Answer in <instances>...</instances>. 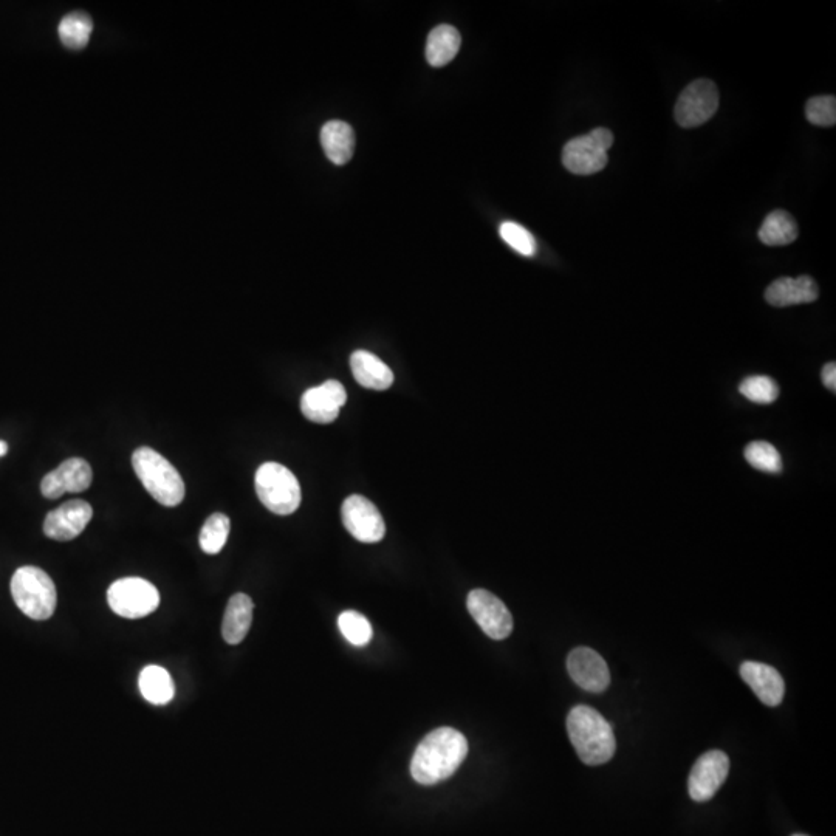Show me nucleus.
Wrapping results in <instances>:
<instances>
[{"instance_id": "9", "label": "nucleus", "mask_w": 836, "mask_h": 836, "mask_svg": "<svg viewBox=\"0 0 836 836\" xmlns=\"http://www.w3.org/2000/svg\"><path fill=\"white\" fill-rule=\"evenodd\" d=\"M341 518L347 532L364 544L380 542L386 535V525L380 511L360 494L347 497L341 508Z\"/></svg>"}, {"instance_id": "25", "label": "nucleus", "mask_w": 836, "mask_h": 836, "mask_svg": "<svg viewBox=\"0 0 836 836\" xmlns=\"http://www.w3.org/2000/svg\"><path fill=\"white\" fill-rule=\"evenodd\" d=\"M230 528V518L225 514L214 513L213 516H209L200 532V549L208 555L222 552L230 536Z\"/></svg>"}, {"instance_id": "21", "label": "nucleus", "mask_w": 836, "mask_h": 836, "mask_svg": "<svg viewBox=\"0 0 836 836\" xmlns=\"http://www.w3.org/2000/svg\"><path fill=\"white\" fill-rule=\"evenodd\" d=\"M462 38L459 31L451 25H439L429 33L426 42V61L429 66L443 67L456 58Z\"/></svg>"}, {"instance_id": "4", "label": "nucleus", "mask_w": 836, "mask_h": 836, "mask_svg": "<svg viewBox=\"0 0 836 836\" xmlns=\"http://www.w3.org/2000/svg\"><path fill=\"white\" fill-rule=\"evenodd\" d=\"M14 603L31 620L44 621L55 614L58 593L52 578L42 569L21 567L11 578Z\"/></svg>"}, {"instance_id": "33", "label": "nucleus", "mask_w": 836, "mask_h": 836, "mask_svg": "<svg viewBox=\"0 0 836 836\" xmlns=\"http://www.w3.org/2000/svg\"><path fill=\"white\" fill-rule=\"evenodd\" d=\"M793 836H807V835H793Z\"/></svg>"}, {"instance_id": "8", "label": "nucleus", "mask_w": 836, "mask_h": 836, "mask_svg": "<svg viewBox=\"0 0 836 836\" xmlns=\"http://www.w3.org/2000/svg\"><path fill=\"white\" fill-rule=\"evenodd\" d=\"M720 96L711 79H696L689 84L675 103V121L683 129H693L710 121L719 109Z\"/></svg>"}, {"instance_id": "30", "label": "nucleus", "mask_w": 836, "mask_h": 836, "mask_svg": "<svg viewBox=\"0 0 836 836\" xmlns=\"http://www.w3.org/2000/svg\"><path fill=\"white\" fill-rule=\"evenodd\" d=\"M806 117L815 126L830 127L836 123L835 96H813L806 104Z\"/></svg>"}, {"instance_id": "1", "label": "nucleus", "mask_w": 836, "mask_h": 836, "mask_svg": "<svg viewBox=\"0 0 836 836\" xmlns=\"http://www.w3.org/2000/svg\"><path fill=\"white\" fill-rule=\"evenodd\" d=\"M468 756V741L454 728H437L418 744L411 761V775L415 782L434 785L446 781L456 773Z\"/></svg>"}, {"instance_id": "6", "label": "nucleus", "mask_w": 836, "mask_h": 836, "mask_svg": "<svg viewBox=\"0 0 836 836\" xmlns=\"http://www.w3.org/2000/svg\"><path fill=\"white\" fill-rule=\"evenodd\" d=\"M614 144V134L606 127H597L583 137H576L562 149V165L576 175H592L603 171L609 163L607 151Z\"/></svg>"}, {"instance_id": "18", "label": "nucleus", "mask_w": 836, "mask_h": 836, "mask_svg": "<svg viewBox=\"0 0 836 836\" xmlns=\"http://www.w3.org/2000/svg\"><path fill=\"white\" fill-rule=\"evenodd\" d=\"M353 377L363 388L386 391L394 383V372L377 355L367 350H357L350 357Z\"/></svg>"}, {"instance_id": "13", "label": "nucleus", "mask_w": 836, "mask_h": 836, "mask_svg": "<svg viewBox=\"0 0 836 836\" xmlns=\"http://www.w3.org/2000/svg\"><path fill=\"white\" fill-rule=\"evenodd\" d=\"M567 671L576 685L589 693L600 694L610 685L607 663L590 648H576L567 657Z\"/></svg>"}, {"instance_id": "23", "label": "nucleus", "mask_w": 836, "mask_h": 836, "mask_svg": "<svg viewBox=\"0 0 836 836\" xmlns=\"http://www.w3.org/2000/svg\"><path fill=\"white\" fill-rule=\"evenodd\" d=\"M141 694L152 705H166L174 699L175 686L171 674L162 666H146L140 672Z\"/></svg>"}, {"instance_id": "17", "label": "nucleus", "mask_w": 836, "mask_h": 836, "mask_svg": "<svg viewBox=\"0 0 836 836\" xmlns=\"http://www.w3.org/2000/svg\"><path fill=\"white\" fill-rule=\"evenodd\" d=\"M818 298V285L810 276L779 278L765 290V299L773 307L809 304Z\"/></svg>"}, {"instance_id": "16", "label": "nucleus", "mask_w": 836, "mask_h": 836, "mask_svg": "<svg viewBox=\"0 0 836 836\" xmlns=\"http://www.w3.org/2000/svg\"><path fill=\"white\" fill-rule=\"evenodd\" d=\"M741 677L764 705H781L785 694L784 679L773 666L758 662L742 663Z\"/></svg>"}, {"instance_id": "12", "label": "nucleus", "mask_w": 836, "mask_h": 836, "mask_svg": "<svg viewBox=\"0 0 836 836\" xmlns=\"http://www.w3.org/2000/svg\"><path fill=\"white\" fill-rule=\"evenodd\" d=\"M347 392L340 381L329 380L321 386L305 391L301 398V411L310 422L327 425L335 422L340 409L346 405Z\"/></svg>"}, {"instance_id": "14", "label": "nucleus", "mask_w": 836, "mask_h": 836, "mask_svg": "<svg viewBox=\"0 0 836 836\" xmlns=\"http://www.w3.org/2000/svg\"><path fill=\"white\" fill-rule=\"evenodd\" d=\"M92 480V466L84 459L73 457L42 479L41 493L47 499H58L66 493H83L92 485Z\"/></svg>"}, {"instance_id": "20", "label": "nucleus", "mask_w": 836, "mask_h": 836, "mask_svg": "<svg viewBox=\"0 0 836 836\" xmlns=\"http://www.w3.org/2000/svg\"><path fill=\"white\" fill-rule=\"evenodd\" d=\"M321 144L330 162L338 166L346 165L355 149L352 126L340 120L327 121L321 129Z\"/></svg>"}, {"instance_id": "10", "label": "nucleus", "mask_w": 836, "mask_h": 836, "mask_svg": "<svg viewBox=\"0 0 836 836\" xmlns=\"http://www.w3.org/2000/svg\"><path fill=\"white\" fill-rule=\"evenodd\" d=\"M466 607L488 637L493 640H505L510 637L513 631V617L496 595L484 589L473 590L468 595Z\"/></svg>"}, {"instance_id": "27", "label": "nucleus", "mask_w": 836, "mask_h": 836, "mask_svg": "<svg viewBox=\"0 0 836 836\" xmlns=\"http://www.w3.org/2000/svg\"><path fill=\"white\" fill-rule=\"evenodd\" d=\"M745 459L753 468L765 473H781L782 459L778 449L768 442H751L745 448Z\"/></svg>"}, {"instance_id": "3", "label": "nucleus", "mask_w": 836, "mask_h": 836, "mask_svg": "<svg viewBox=\"0 0 836 836\" xmlns=\"http://www.w3.org/2000/svg\"><path fill=\"white\" fill-rule=\"evenodd\" d=\"M132 465L143 487L158 504L177 507L185 499V482L171 462L155 449L141 446L132 456Z\"/></svg>"}, {"instance_id": "19", "label": "nucleus", "mask_w": 836, "mask_h": 836, "mask_svg": "<svg viewBox=\"0 0 836 836\" xmlns=\"http://www.w3.org/2000/svg\"><path fill=\"white\" fill-rule=\"evenodd\" d=\"M253 609V600L245 593H236L230 598L222 623V635L228 645H239L247 637L253 621Z\"/></svg>"}, {"instance_id": "11", "label": "nucleus", "mask_w": 836, "mask_h": 836, "mask_svg": "<svg viewBox=\"0 0 836 836\" xmlns=\"http://www.w3.org/2000/svg\"><path fill=\"white\" fill-rule=\"evenodd\" d=\"M728 771L730 759L723 751L713 750L702 754L689 775V796L696 802L710 801L727 779Z\"/></svg>"}, {"instance_id": "2", "label": "nucleus", "mask_w": 836, "mask_h": 836, "mask_svg": "<svg viewBox=\"0 0 836 836\" xmlns=\"http://www.w3.org/2000/svg\"><path fill=\"white\" fill-rule=\"evenodd\" d=\"M570 742L584 764L601 765L614 758L617 741L610 723L590 706L578 705L567 717Z\"/></svg>"}, {"instance_id": "22", "label": "nucleus", "mask_w": 836, "mask_h": 836, "mask_svg": "<svg viewBox=\"0 0 836 836\" xmlns=\"http://www.w3.org/2000/svg\"><path fill=\"white\" fill-rule=\"evenodd\" d=\"M798 223L793 219L792 214L784 209H776L765 217L759 230V239L762 244L768 247H782L789 245L798 239Z\"/></svg>"}, {"instance_id": "24", "label": "nucleus", "mask_w": 836, "mask_h": 836, "mask_svg": "<svg viewBox=\"0 0 836 836\" xmlns=\"http://www.w3.org/2000/svg\"><path fill=\"white\" fill-rule=\"evenodd\" d=\"M92 31V19L87 14L78 13V11L67 14L66 18H62L58 27V35L62 44L66 45L67 48H72V50L86 47L89 44Z\"/></svg>"}, {"instance_id": "31", "label": "nucleus", "mask_w": 836, "mask_h": 836, "mask_svg": "<svg viewBox=\"0 0 836 836\" xmlns=\"http://www.w3.org/2000/svg\"><path fill=\"white\" fill-rule=\"evenodd\" d=\"M823 381L826 384V388H829L830 391H836V364L827 363L823 369Z\"/></svg>"}, {"instance_id": "26", "label": "nucleus", "mask_w": 836, "mask_h": 836, "mask_svg": "<svg viewBox=\"0 0 836 836\" xmlns=\"http://www.w3.org/2000/svg\"><path fill=\"white\" fill-rule=\"evenodd\" d=\"M338 627H340L341 634L349 641L350 645L366 646L372 640V624L369 623L366 617L357 610H346L338 618Z\"/></svg>"}, {"instance_id": "29", "label": "nucleus", "mask_w": 836, "mask_h": 836, "mask_svg": "<svg viewBox=\"0 0 836 836\" xmlns=\"http://www.w3.org/2000/svg\"><path fill=\"white\" fill-rule=\"evenodd\" d=\"M499 234L504 239L505 244L510 245L514 251H518L522 256H535L536 240L533 234L516 222H504L499 228Z\"/></svg>"}, {"instance_id": "5", "label": "nucleus", "mask_w": 836, "mask_h": 836, "mask_svg": "<svg viewBox=\"0 0 836 836\" xmlns=\"http://www.w3.org/2000/svg\"><path fill=\"white\" fill-rule=\"evenodd\" d=\"M256 493L262 504L279 516L295 513L301 505V485L281 463L267 462L256 473Z\"/></svg>"}, {"instance_id": "15", "label": "nucleus", "mask_w": 836, "mask_h": 836, "mask_svg": "<svg viewBox=\"0 0 836 836\" xmlns=\"http://www.w3.org/2000/svg\"><path fill=\"white\" fill-rule=\"evenodd\" d=\"M93 508L86 501H69L47 514L44 533L55 541H72L86 530Z\"/></svg>"}, {"instance_id": "7", "label": "nucleus", "mask_w": 836, "mask_h": 836, "mask_svg": "<svg viewBox=\"0 0 836 836\" xmlns=\"http://www.w3.org/2000/svg\"><path fill=\"white\" fill-rule=\"evenodd\" d=\"M107 601L115 614L129 620L148 617L158 609L160 593L143 578H123L107 590Z\"/></svg>"}, {"instance_id": "28", "label": "nucleus", "mask_w": 836, "mask_h": 836, "mask_svg": "<svg viewBox=\"0 0 836 836\" xmlns=\"http://www.w3.org/2000/svg\"><path fill=\"white\" fill-rule=\"evenodd\" d=\"M739 392L747 400L758 403V405H770L779 397L778 384L775 383L773 378L764 377V375L745 378L739 386Z\"/></svg>"}, {"instance_id": "32", "label": "nucleus", "mask_w": 836, "mask_h": 836, "mask_svg": "<svg viewBox=\"0 0 836 836\" xmlns=\"http://www.w3.org/2000/svg\"><path fill=\"white\" fill-rule=\"evenodd\" d=\"M7 451H8L7 443L2 442V440H0V457H4L5 454H7Z\"/></svg>"}]
</instances>
